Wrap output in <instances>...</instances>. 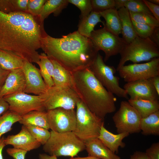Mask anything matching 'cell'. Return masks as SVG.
<instances>
[{"mask_svg":"<svg viewBox=\"0 0 159 159\" xmlns=\"http://www.w3.org/2000/svg\"><path fill=\"white\" fill-rule=\"evenodd\" d=\"M48 34L38 16L26 12L6 14L0 11V49L9 51L30 62L39 60L37 50Z\"/></svg>","mask_w":159,"mask_h":159,"instance_id":"obj_1","label":"cell"},{"mask_svg":"<svg viewBox=\"0 0 159 159\" xmlns=\"http://www.w3.org/2000/svg\"><path fill=\"white\" fill-rule=\"evenodd\" d=\"M41 48L49 59L72 73L90 67L98 53L90 39L77 31L61 38L48 34L42 38Z\"/></svg>","mask_w":159,"mask_h":159,"instance_id":"obj_2","label":"cell"},{"mask_svg":"<svg viewBox=\"0 0 159 159\" xmlns=\"http://www.w3.org/2000/svg\"><path fill=\"white\" fill-rule=\"evenodd\" d=\"M72 73L73 88L92 112L104 120L107 115L115 111L116 97L101 84L90 67Z\"/></svg>","mask_w":159,"mask_h":159,"instance_id":"obj_3","label":"cell"},{"mask_svg":"<svg viewBox=\"0 0 159 159\" xmlns=\"http://www.w3.org/2000/svg\"><path fill=\"white\" fill-rule=\"evenodd\" d=\"M43 149L50 155L74 157L85 149L84 142L72 131L57 132L51 130L50 137Z\"/></svg>","mask_w":159,"mask_h":159,"instance_id":"obj_4","label":"cell"},{"mask_svg":"<svg viewBox=\"0 0 159 159\" xmlns=\"http://www.w3.org/2000/svg\"><path fill=\"white\" fill-rule=\"evenodd\" d=\"M119 54L120 58L116 69L117 71L128 61L137 63L159 57V47L150 37L143 38L137 36L127 44Z\"/></svg>","mask_w":159,"mask_h":159,"instance_id":"obj_5","label":"cell"},{"mask_svg":"<svg viewBox=\"0 0 159 159\" xmlns=\"http://www.w3.org/2000/svg\"><path fill=\"white\" fill-rule=\"evenodd\" d=\"M75 135L84 143L97 138L104 120L92 112L80 100L77 103Z\"/></svg>","mask_w":159,"mask_h":159,"instance_id":"obj_6","label":"cell"},{"mask_svg":"<svg viewBox=\"0 0 159 159\" xmlns=\"http://www.w3.org/2000/svg\"><path fill=\"white\" fill-rule=\"evenodd\" d=\"M90 68L95 77L108 91L119 97L129 100L126 91L119 85L120 78L114 75L116 69L113 66L105 64L99 53Z\"/></svg>","mask_w":159,"mask_h":159,"instance_id":"obj_7","label":"cell"},{"mask_svg":"<svg viewBox=\"0 0 159 159\" xmlns=\"http://www.w3.org/2000/svg\"><path fill=\"white\" fill-rule=\"evenodd\" d=\"M46 111L58 108L74 110L80 99L73 88L54 86L40 96Z\"/></svg>","mask_w":159,"mask_h":159,"instance_id":"obj_8","label":"cell"},{"mask_svg":"<svg viewBox=\"0 0 159 159\" xmlns=\"http://www.w3.org/2000/svg\"><path fill=\"white\" fill-rule=\"evenodd\" d=\"M89 38L98 51L101 50L104 52L105 62L111 57L120 54L127 44L122 37L112 33L104 26L94 30Z\"/></svg>","mask_w":159,"mask_h":159,"instance_id":"obj_9","label":"cell"},{"mask_svg":"<svg viewBox=\"0 0 159 159\" xmlns=\"http://www.w3.org/2000/svg\"><path fill=\"white\" fill-rule=\"evenodd\" d=\"M112 118L118 133L127 132L131 134L141 131L140 124L142 117L128 101L121 102L119 110Z\"/></svg>","mask_w":159,"mask_h":159,"instance_id":"obj_10","label":"cell"},{"mask_svg":"<svg viewBox=\"0 0 159 159\" xmlns=\"http://www.w3.org/2000/svg\"><path fill=\"white\" fill-rule=\"evenodd\" d=\"M3 97L9 105V110L21 116L33 110L46 111L40 96L19 92Z\"/></svg>","mask_w":159,"mask_h":159,"instance_id":"obj_11","label":"cell"},{"mask_svg":"<svg viewBox=\"0 0 159 159\" xmlns=\"http://www.w3.org/2000/svg\"><path fill=\"white\" fill-rule=\"evenodd\" d=\"M118 71L120 77L127 82L149 79L159 75V58L145 63L124 65Z\"/></svg>","mask_w":159,"mask_h":159,"instance_id":"obj_12","label":"cell"},{"mask_svg":"<svg viewBox=\"0 0 159 159\" xmlns=\"http://www.w3.org/2000/svg\"><path fill=\"white\" fill-rule=\"evenodd\" d=\"M46 111L49 128L51 130L60 133L75 130L76 117L74 110L58 108Z\"/></svg>","mask_w":159,"mask_h":159,"instance_id":"obj_13","label":"cell"},{"mask_svg":"<svg viewBox=\"0 0 159 159\" xmlns=\"http://www.w3.org/2000/svg\"><path fill=\"white\" fill-rule=\"evenodd\" d=\"M22 69L25 80V93L41 96L47 91L48 88L42 79L39 69L26 60L24 61Z\"/></svg>","mask_w":159,"mask_h":159,"instance_id":"obj_14","label":"cell"},{"mask_svg":"<svg viewBox=\"0 0 159 159\" xmlns=\"http://www.w3.org/2000/svg\"><path fill=\"white\" fill-rule=\"evenodd\" d=\"M131 100H158L159 95L150 79L127 82L123 87Z\"/></svg>","mask_w":159,"mask_h":159,"instance_id":"obj_15","label":"cell"},{"mask_svg":"<svg viewBox=\"0 0 159 159\" xmlns=\"http://www.w3.org/2000/svg\"><path fill=\"white\" fill-rule=\"evenodd\" d=\"M6 145H11L13 148L29 151L39 148L41 144L31 135L23 125L21 130L16 134L9 135L4 138Z\"/></svg>","mask_w":159,"mask_h":159,"instance_id":"obj_16","label":"cell"},{"mask_svg":"<svg viewBox=\"0 0 159 159\" xmlns=\"http://www.w3.org/2000/svg\"><path fill=\"white\" fill-rule=\"evenodd\" d=\"M25 85V77L22 68L10 71L0 90V97L24 92Z\"/></svg>","mask_w":159,"mask_h":159,"instance_id":"obj_17","label":"cell"},{"mask_svg":"<svg viewBox=\"0 0 159 159\" xmlns=\"http://www.w3.org/2000/svg\"><path fill=\"white\" fill-rule=\"evenodd\" d=\"M129 135L127 132L113 134L105 127L103 123L98 138L111 151L116 154L118 153L119 147L123 148L125 146V144L122 140Z\"/></svg>","mask_w":159,"mask_h":159,"instance_id":"obj_18","label":"cell"},{"mask_svg":"<svg viewBox=\"0 0 159 159\" xmlns=\"http://www.w3.org/2000/svg\"><path fill=\"white\" fill-rule=\"evenodd\" d=\"M85 149L88 156L99 159H121L108 148L98 138L85 143Z\"/></svg>","mask_w":159,"mask_h":159,"instance_id":"obj_19","label":"cell"},{"mask_svg":"<svg viewBox=\"0 0 159 159\" xmlns=\"http://www.w3.org/2000/svg\"><path fill=\"white\" fill-rule=\"evenodd\" d=\"M118 11L121 24L122 38L128 44L133 41L137 35L134 29L128 10L124 7Z\"/></svg>","mask_w":159,"mask_h":159,"instance_id":"obj_20","label":"cell"},{"mask_svg":"<svg viewBox=\"0 0 159 159\" xmlns=\"http://www.w3.org/2000/svg\"><path fill=\"white\" fill-rule=\"evenodd\" d=\"M50 59L54 66L53 79L54 86L73 88V79L72 73L56 61Z\"/></svg>","mask_w":159,"mask_h":159,"instance_id":"obj_21","label":"cell"},{"mask_svg":"<svg viewBox=\"0 0 159 159\" xmlns=\"http://www.w3.org/2000/svg\"><path fill=\"white\" fill-rule=\"evenodd\" d=\"M18 122L24 125H31L49 129L46 111H31L22 115Z\"/></svg>","mask_w":159,"mask_h":159,"instance_id":"obj_22","label":"cell"},{"mask_svg":"<svg viewBox=\"0 0 159 159\" xmlns=\"http://www.w3.org/2000/svg\"><path fill=\"white\" fill-rule=\"evenodd\" d=\"M98 13L105 19L104 26L114 34L119 36L121 33V24L118 10L113 8Z\"/></svg>","mask_w":159,"mask_h":159,"instance_id":"obj_23","label":"cell"},{"mask_svg":"<svg viewBox=\"0 0 159 159\" xmlns=\"http://www.w3.org/2000/svg\"><path fill=\"white\" fill-rule=\"evenodd\" d=\"M128 101L138 112L142 118L159 110V100L129 99Z\"/></svg>","mask_w":159,"mask_h":159,"instance_id":"obj_24","label":"cell"},{"mask_svg":"<svg viewBox=\"0 0 159 159\" xmlns=\"http://www.w3.org/2000/svg\"><path fill=\"white\" fill-rule=\"evenodd\" d=\"M69 3L68 0H47L38 16L39 21L44 24L45 19L52 13L55 16H58Z\"/></svg>","mask_w":159,"mask_h":159,"instance_id":"obj_25","label":"cell"},{"mask_svg":"<svg viewBox=\"0 0 159 159\" xmlns=\"http://www.w3.org/2000/svg\"><path fill=\"white\" fill-rule=\"evenodd\" d=\"M24 60L11 52L0 49V65L6 70L21 68Z\"/></svg>","mask_w":159,"mask_h":159,"instance_id":"obj_26","label":"cell"},{"mask_svg":"<svg viewBox=\"0 0 159 159\" xmlns=\"http://www.w3.org/2000/svg\"><path fill=\"white\" fill-rule=\"evenodd\" d=\"M101 15L93 11L85 18L80 19L78 25V32L82 35L89 38L95 26L99 22L104 24L100 19Z\"/></svg>","mask_w":159,"mask_h":159,"instance_id":"obj_27","label":"cell"},{"mask_svg":"<svg viewBox=\"0 0 159 159\" xmlns=\"http://www.w3.org/2000/svg\"><path fill=\"white\" fill-rule=\"evenodd\" d=\"M140 128L143 135H159V110L141 118Z\"/></svg>","mask_w":159,"mask_h":159,"instance_id":"obj_28","label":"cell"},{"mask_svg":"<svg viewBox=\"0 0 159 159\" xmlns=\"http://www.w3.org/2000/svg\"><path fill=\"white\" fill-rule=\"evenodd\" d=\"M37 64L39 67L41 74L47 87L54 86L53 79L54 66L51 60L44 52L40 54L39 60Z\"/></svg>","mask_w":159,"mask_h":159,"instance_id":"obj_29","label":"cell"},{"mask_svg":"<svg viewBox=\"0 0 159 159\" xmlns=\"http://www.w3.org/2000/svg\"><path fill=\"white\" fill-rule=\"evenodd\" d=\"M21 116L9 110L0 116V139L4 134L12 130V126L18 122Z\"/></svg>","mask_w":159,"mask_h":159,"instance_id":"obj_30","label":"cell"},{"mask_svg":"<svg viewBox=\"0 0 159 159\" xmlns=\"http://www.w3.org/2000/svg\"><path fill=\"white\" fill-rule=\"evenodd\" d=\"M24 126L32 136L42 145L45 144L50 137V132L46 129L31 125Z\"/></svg>","mask_w":159,"mask_h":159,"instance_id":"obj_31","label":"cell"},{"mask_svg":"<svg viewBox=\"0 0 159 159\" xmlns=\"http://www.w3.org/2000/svg\"><path fill=\"white\" fill-rule=\"evenodd\" d=\"M129 12L131 19L134 22L155 27H159V21L153 15L145 13Z\"/></svg>","mask_w":159,"mask_h":159,"instance_id":"obj_32","label":"cell"},{"mask_svg":"<svg viewBox=\"0 0 159 159\" xmlns=\"http://www.w3.org/2000/svg\"><path fill=\"white\" fill-rule=\"evenodd\" d=\"M125 7L130 12L145 13L153 15L143 0H127Z\"/></svg>","mask_w":159,"mask_h":159,"instance_id":"obj_33","label":"cell"},{"mask_svg":"<svg viewBox=\"0 0 159 159\" xmlns=\"http://www.w3.org/2000/svg\"><path fill=\"white\" fill-rule=\"evenodd\" d=\"M68 1L69 3L74 4L80 10V19L87 16L92 11L90 0H68Z\"/></svg>","mask_w":159,"mask_h":159,"instance_id":"obj_34","label":"cell"},{"mask_svg":"<svg viewBox=\"0 0 159 159\" xmlns=\"http://www.w3.org/2000/svg\"><path fill=\"white\" fill-rule=\"evenodd\" d=\"M134 30L137 36L143 38L150 37L155 27L136 23L132 20Z\"/></svg>","mask_w":159,"mask_h":159,"instance_id":"obj_35","label":"cell"},{"mask_svg":"<svg viewBox=\"0 0 159 159\" xmlns=\"http://www.w3.org/2000/svg\"><path fill=\"white\" fill-rule=\"evenodd\" d=\"M92 11L99 13L114 8V0H91Z\"/></svg>","mask_w":159,"mask_h":159,"instance_id":"obj_36","label":"cell"},{"mask_svg":"<svg viewBox=\"0 0 159 159\" xmlns=\"http://www.w3.org/2000/svg\"><path fill=\"white\" fill-rule=\"evenodd\" d=\"M47 0H29L26 13L38 16Z\"/></svg>","mask_w":159,"mask_h":159,"instance_id":"obj_37","label":"cell"},{"mask_svg":"<svg viewBox=\"0 0 159 159\" xmlns=\"http://www.w3.org/2000/svg\"><path fill=\"white\" fill-rule=\"evenodd\" d=\"M7 154L14 159H25L27 151L14 148H9L6 149Z\"/></svg>","mask_w":159,"mask_h":159,"instance_id":"obj_38","label":"cell"},{"mask_svg":"<svg viewBox=\"0 0 159 159\" xmlns=\"http://www.w3.org/2000/svg\"><path fill=\"white\" fill-rule=\"evenodd\" d=\"M150 159H159V143H153L145 152Z\"/></svg>","mask_w":159,"mask_h":159,"instance_id":"obj_39","label":"cell"},{"mask_svg":"<svg viewBox=\"0 0 159 159\" xmlns=\"http://www.w3.org/2000/svg\"><path fill=\"white\" fill-rule=\"evenodd\" d=\"M0 11L6 14L15 12L12 0H0Z\"/></svg>","mask_w":159,"mask_h":159,"instance_id":"obj_40","label":"cell"},{"mask_svg":"<svg viewBox=\"0 0 159 159\" xmlns=\"http://www.w3.org/2000/svg\"><path fill=\"white\" fill-rule=\"evenodd\" d=\"M15 12H26L29 0H12Z\"/></svg>","mask_w":159,"mask_h":159,"instance_id":"obj_41","label":"cell"},{"mask_svg":"<svg viewBox=\"0 0 159 159\" xmlns=\"http://www.w3.org/2000/svg\"><path fill=\"white\" fill-rule=\"evenodd\" d=\"M154 17L159 21V5L153 4L148 0H143Z\"/></svg>","mask_w":159,"mask_h":159,"instance_id":"obj_42","label":"cell"},{"mask_svg":"<svg viewBox=\"0 0 159 159\" xmlns=\"http://www.w3.org/2000/svg\"><path fill=\"white\" fill-rule=\"evenodd\" d=\"M9 105L3 97H0V116L9 110Z\"/></svg>","mask_w":159,"mask_h":159,"instance_id":"obj_43","label":"cell"},{"mask_svg":"<svg viewBox=\"0 0 159 159\" xmlns=\"http://www.w3.org/2000/svg\"><path fill=\"white\" fill-rule=\"evenodd\" d=\"M10 71L2 68L0 65V90L3 85Z\"/></svg>","mask_w":159,"mask_h":159,"instance_id":"obj_44","label":"cell"},{"mask_svg":"<svg viewBox=\"0 0 159 159\" xmlns=\"http://www.w3.org/2000/svg\"><path fill=\"white\" fill-rule=\"evenodd\" d=\"M130 159H150L145 152L136 151L131 155Z\"/></svg>","mask_w":159,"mask_h":159,"instance_id":"obj_45","label":"cell"},{"mask_svg":"<svg viewBox=\"0 0 159 159\" xmlns=\"http://www.w3.org/2000/svg\"><path fill=\"white\" fill-rule=\"evenodd\" d=\"M150 38L159 47V27H155Z\"/></svg>","mask_w":159,"mask_h":159,"instance_id":"obj_46","label":"cell"},{"mask_svg":"<svg viewBox=\"0 0 159 159\" xmlns=\"http://www.w3.org/2000/svg\"><path fill=\"white\" fill-rule=\"evenodd\" d=\"M149 79L159 95V75L155 76Z\"/></svg>","mask_w":159,"mask_h":159,"instance_id":"obj_47","label":"cell"},{"mask_svg":"<svg viewBox=\"0 0 159 159\" xmlns=\"http://www.w3.org/2000/svg\"><path fill=\"white\" fill-rule=\"evenodd\" d=\"M127 0H114V8L117 10L125 7Z\"/></svg>","mask_w":159,"mask_h":159,"instance_id":"obj_48","label":"cell"},{"mask_svg":"<svg viewBox=\"0 0 159 159\" xmlns=\"http://www.w3.org/2000/svg\"><path fill=\"white\" fill-rule=\"evenodd\" d=\"M39 159H57L56 156L50 155L45 153H40L39 155Z\"/></svg>","mask_w":159,"mask_h":159,"instance_id":"obj_49","label":"cell"},{"mask_svg":"<svg viewBox=\"0 0 159 159\" xmlns=\"http://www.w3.org/2000/svg\"><path fill=\"white\" fill-rule=\"evenodd\" d=\"M5 138L3 136L0 139V159H3L2 151L4 147L6 146L4 143Z\"/></svg>","mask_w":159,"mask_h":159,"instance_id":"obj_50","label":"cell"},{"mask_svg":"<svg viewBox=\"0 0 159 159\" xmlns=\"http://www.w3.org/2000/svg\"><path fill=\"white\" fill-rule=\"evenodd\" d=\"M69 159H99L98 158L91 157L88 156L87 157H72L70 158Z\"/></svg>","mask_w":159,"mask_h":159,"instance_id":"obj_51","label":"cell"},{"mask_svg":"<svg viewBox=\"0 0 159 159\" xmlns=\"http://www.w3.org/2000/svg\"><path fill=\"white\" fill-rule=\"evenodd\" d=\"M148 1L153 4L158 5H159V0H149Z\"/></svg>","mask_w":159,"mask_h":159,"instance_id":"obj_52","label":"cell"}]
</instances>
